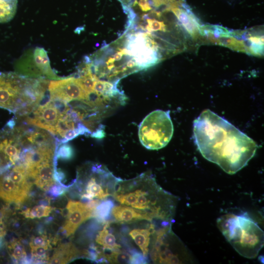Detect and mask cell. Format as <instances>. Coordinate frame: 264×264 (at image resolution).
Masks as SVG:
<instances>
[{"mask_svg": "<svg viewBox=\"0 0 264 264\" xmlns=\"http://www.w3.org/2000/svg\"><path fill=\"white\" fill-rule=\"evenodd\" d=\"M52 210L53 208L51 206L39 205L27 208L22 212V214L26 218H41L48 216Z\"/></svg>", "mask_w": 264, "mask_h": 264, "instance_id": "19", "label": "cell"}, {"mask_svg": "<svg viewBox=\"0 0 264 264\" xmlns=\"http://www.w3.org/2000/svg\"><path fill=\"white\" fill-rule=\"evenodd\" d=\"M7 248L9 254L15 260L20 261L26 255L23 245L18 239L12 240L8 244Z\"/></svg>", "mask_w": 264, "mask_h": 264, "instance_id": "20", "label": "cell"}, {"mask_svg": "<svg viewBox=\"0 0 264 264\" xmlns=\"http://www.w3.org/2000/svg\"><path fill=\"white\" fill-rule=\"evenodd\" d=\"M155 227L154 224L152 223L147 228H135L129 232L130 236L140 248L145 257L148 254L150 236L156 231Z\"/></svg>", "mask_w": 264, "mask_h": 264, "instance_id": "15", "label": "cell"}, {"mask_svg": "<svg viewBox=\"0 0 264 264\" xmlns=\"http://www.w3.org/2000/svg\"><path fill=\"white\" fill-rule=\"evenodd\" d=\"M56 191H57V190H55L54 191V192H56ZM58 191V192H59V193H60V191Z\"/></svg>", "mask_w": 264, "mask_h": 264, "instance_id": "30", "label": "cell"}, {"mask_svg": "<svg viewBox=\"0 0 264 264\" xmlns=\"http://www.w3.org/2000/svg\"><path fill=\"white\" fill-rule=\"evenodd\" d=\"M151 4L154 7H159L161 6H166L169 7L178 4L176 0H151Z\"/></svg>", "mask_w": 264, "mask_h": 264, "instance_id": "25", "label": "cell"}, {"mask_svg": "<svg viewBox=\"0 0 264 264\" xmlns=\"http://www.w3.org/2000/svg\"><path fill=\"white\" fill-rule=\"evenodd\" d=\"M18 0H0V22H6L14 17Z\"/></svg>", "mask_w": 264, "mask_h": 264, "instance_id": "17", "label": "cell"}, {"mask_svg": "<svg viewBox=\"0 0 264 264\" xmlns=\"http://www.w3.org/2000/svg\"><path fill=\"white\" fill-rule=\"evenodd\" d=\"M69 107L67 103L49 98L45 104L38 105L24 117V122L27 125L45 130L53 135L58 120Z\"/></svg>", "mask_w": 264, "mask_h": 264, "instance_id": "6", "label": "cell"}, {"mask_svg": "<svg viewBox=\"0 0 264 264\" xmlns=\"http://www.w3.org/2000/svg\"><path fill=\"white\" fill-rule=\"evenodd\" d=\"M29 191L13 182L6 175L0 177V198L9 203H21L27 198Z\"/></svg>", "mask_w": 264, "mask_h": 264, "instance_id": "10", "label": "cell"}, {"mask_svg": "<svg viewBox=\"0 0 264 264\" xmlns=\"http://www.w3.org/2000/svg\"><path fill=\"white\" fill-rule=\"evenodd\" d=\"M111 213L114 219L120 223H132L137 220H146L151 222L152 218L139 210L127 205L112 208Z\"/></svg>", "mask_w": 264, "mask_h": 264, "instance_id": "12", "label": "cell"}, {"mask_svg": "<svg viewBox=\"0 0 264 264\" xmlns=\"http://www.w3.org/2000/svg\"><path fill=\"white\" fill-rule=\"evenodd\" d=\"M110 251V253L104 252L105 261L110 263L131 264L132 255L119 249Z\"/></svg>", "mask_w": 264, "mask_h": 264, "instance_id": "18", "label": "cell"}, {"mask_svg": "<svg viewBox=\"0 0 264 264\" xmlns=\"http://www.w3.org/2000/svg\"><path fill=\"white\" fill-rule=\"evenodd\" d=\"M108 222L106 223L103 229L98 232L96 238V242L102 246L104 250H118L121 245L117 243L114 235L108 229Z\"/></svg>", "mask_w": 264, "mask_h": 264, "instance_id": "16", "label": "cell"}, {"mask_svg": "<svg viewBox=\"0 0 264 264\" xmlns=\"http://www.w3.org/2000/svg\"><path fill=\"white\" fill-rule=\"evenodd\" d=\"M49 245L43 246L31 247L32 257L38 260H48L47 252Z\"/></svg>", "mask_w": 264, "mask_h": 264, "instance_id": "23", "label": "cell"}, {"mask_svg": "<svg viewBox=\"0 0 264 264\" xmlns=\"http://www.w3.org/2000/svg\"><path fill=\"white\" fill-rule=\"evenodd\" d=\"M49 98L67 103L81 102L89 107L90 98L81 87L76 77L51 81L48 86Z\"/></svg>", "mask_w": 264, "mask_h": 264, "instance_id": "7", "label": "cell"}, {"mask_svg": "<svg viewBox=\"0 0 264 264\" xmlns=\"http://www.w3.org/2000/svg\"><path fill=\"white\" fill-rule=\"evenodd\" d=\"M2 237H0V247L1 246V244H2Z\"/></svg>", "mask_w": 264, "mask_h": 264, "instance_id": "29", "label": "cell"}, {"mask_svg": "<svg viewBox=\"0 0 264 264\" xmlns=\"http://www.w3.org/2000/svg\"><path fill=\"white\" fill-rule=\"evenodd\" d=\"M217 224L227 241L245 258H255L264 246V232L247 213L224 215Z\"/></svg>", "mask_w": 264, "mask_h": 264, "instance_id": "3", "label": "cell"}, {"mask_svg": "<svg viewBox=\"0 0 264 264\" xmlns=\"http://www.w3.org/2000/svg\"><path fill=\"white\" fill-rule=\"evenodd\" d=\"M32 56L33 63L41 77L44 76L53 80L62 79L52 69L47 52L44 48L36 47Z\"/></svg>", "mask_w": 264, "mask_h": 264, "instance_id": "13", "label": "cell"}, {"mask_svg": "<svg viewBox=\"0 0 264 264\" xmlns=\"http://www.w3.org/2000/svg\"><path fill=\"white\" fill-rule=\"evenodd\" d=\"M6 233L4 224H0V237H3Z\"/></svg>", "mask_w": 264, "mask_h": 264, "instance_id": "28", "label": "cell"}, {"mask_svg": "<svg viewBox=\"0 0 264 264\" xmlns=\"http://www.w3.org/2000/svg\"><path fill=\"white\" fill-rule=\"evenodd\" d=\"M173 132L169 111L157 110L150 113L140 123L138 136L146 148L158 150L168 144Z\"/></svg>", "mask_w": 264, "mask_h": 264, "instance_id": "4", "label": "cell"}, {"mask_svg": "<svg viewBox=\"0 0 264 264\" xmlns=\"http://www.w3.org/2000/svg\"><path fill=\"white\" fill-rule=\"evenodd\" d=\"M73 155L72 147L68 144L63 143L59 149L57 148L56 158L64 160L71 159Z\"/></svg>", "mask_w": 264, "mask_h": 264, "instance_id": "22", "label": "cell"}, {"mask_svg": "<svg viewBox=\"0 0 264 264\" xmlns=\"http://www.w3.org/2000/svg\"><path fill=\"white\" fill-rule=\"evenodd\" d=\"M54 174L53 160L45 161L37 166L32 179L39 188L47 191L55 183Z\"/></svg>", "mask_w": 264, "mask_h": 264, "instance_id": "11", "label": "cell"}, {"mask_svg": "<svg viewBox=\"0 0 264 264\" xmlns=\"http://www.w3.org/2000/svg\"><path fill=\"white\" fill-rule=\"evenodd\" d=\"M113 205L111 200H105L100 203L95 210L94 217L101 220H104L109 216Z\"/></svg>", "mask_w": 264, "mask_h": 264, "instance_id": "21", "label": "cell"}, {"mask_svg": "<svg viewBox=\"0 0 264 264\" xmlns=\"http://www.w3.org/2000/svg\"><path fill=\"white\" fill-rule=\"evenodd\" d=\"M193 132L202 155L229 174L245 167L258 148L252 139L208 109L194 120Z\"/></svg>", "mask_w": 264, "mask_h": 264, "instance_id": "1", "label": "cell"}, {"mask_svg": "<svg viewBox=\"0 0 264 264\" xmlns=\"http://www.w3.org/2000/svg\"><path fill=\"white\" fill-rule=\"evenodd\" d=\"M178 4L169 7L176 17L180 25L193 40L200 39L201 26L196 16L187 9L179 7Z\"/></svg>", "mask_w": 264, "mask_h": 264, "instance_id": "9", "label": "cell"}, {"mask_svg": "<svg viewBox=\"0 0 264 264\" xmlns=\"http://www.w3.org/2000/svg\"><path fill=\"white\" fill-rule=\"evenodd\" d=\"M80 254L77 248L71 242L59 245L48 261L49 264H66Z\"/></svg>", "mask_w": 264, "mask_h": 264, "instance_id": "14", "label": "cell"}, {"mask_svg": "<svg viewBox=\"0 0 264 264\" xmlns=\"http://www.w3.org/2000/svg\"><path fill=\"white\" fill-rule=\"evenodd\" d=\"M6 211L4 208L0 209V224H4L3 220L6 216Z\"/></svg>", "mask_w": 264, "mask_h": 264, "instance_id": "27", "label": "cell"}, {"mask_svg": "<svg viewBox=\"0 0 264 264\" xmlns=\"http://www.w3.org/2000/svg\"><path fill=\"white\" fill-rule=\"evenodd\" d=\"M146 257H145L143 254L134 253L132 256L131 264H145L147 263Z\"/></svg>", "mask_w": 264, "mask_h": 264, "instance_id": "26", "label": "cell"}, {"mask_svg": "<svg viewBox=\"0 0 264 264\" xmlns=\"http://www.w3.org/2000/svg\"><path fill=\"white\" fill-rule=\"evenodd\" d=\"M89 178L86 186V193L82 198L104 200L112 196L115 187L121 179L115 176L105 166L92 164L90 167Z\"/></svg>", "mask_w": 264, "mask_h": 264, "instance_id": "5", "label": "cell"}, {"mask_svg": "<svg viewBox=\"0 0 264 264\" xmlns=\"http://www.w3.org/2000/svg\"><path fill=\"white\" fill-rule=\"evenodd\" d=\"M123 205L131 206L151 218L171 223L176 197L163 190L150 173L129 180L120 179L112 195Z\"/></svg>", "mask_w": 264, "mask_h": 264, "instance_id": "2", "label": "cell"}, {"mask_svg": "<svg viewBox=\"0 0 264 264\" xmlns=\"http://www.w3.org/2000/svg\"><path fill=\"white\" fill-rule=\"evenodd\" d=\"M30 247L49 245V240L45 235L33 236L29 242Z\"/></svg>", "mask_w": 264, "mask_h": 264, "instance_id": "24", "label": "cell"}, {"mask_svg": "<svg viewBox=\"0 0 264 264\" xmlns=\"http://www.w3.org/2000/svg\"><path fill=\"white\" fill-rule=\"evenodd\" d=\"M100 203L97 199L91 200L88 203L69 200L66 206V219L62 227L66 236L73 235L82 223L94 217L95 210Z\"/></svg>", "mask_w": 264, "mask_h": 264, "instance_id": "8", "label": "cell"}]
</instances>
